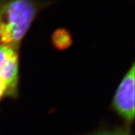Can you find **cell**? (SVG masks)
I'll return each mask as SVG.
<instances>
[{
    "label": "cell",
    "instance_id": "cell-2",
    "mask_svg": "<svg viewBox=\"0 0 135 135\" xmlns=\"http://www.w3.org/2000/svg\"><path fill=\"white\" fill-rule=\"evenodd\" d=\"M134 65L132 64L121 80L113 98L112 107L127 123L134 119Z\"/></svg>",
    "mask_w": 135,
    "mask_h": 135
},
{
    "label": "cell",
    "instance_id": "cell-1",
    "mask_svg": "<svg viewBox=\"0 0 135 135\" xmlns=\"http://www.w3.org/2000/svg\"><path fill=\"white\" fill-rule=\"evenodd\" d=\"M39 8L36 0H0V44L18 48Z\"/></svg>",
    "mask_w": 135,
    "mask_h": 135
},
{
    "label": "cell",
    "instance_id": "cell-3",
    "mask_svg": "<svg viewBox=\"0 0 135 135\" xmlns=\"http://www.w3.org/2000/svg\"><path fill=\"white\" fill-rule=\"evenodd\" d=\"M0 80L6 86V95L16 96L19 82V55L17 49L3 44H0Z\"/></svg>",
    "mask_w": 135,
    "mask_h": 135
},
{
    "label": "cell",
    "instance_id": "cell-6",
    "mask_svg": "<svg viewBox=\"0 0 135 135\" xmlns=\"http://www.w3.org/2000/svg\"><path fill=\"white\" fill-rule=\"evenodd\" d=\"M6 94H7L6 86H5V84L0 80V101L2 100V98Z\"/></svg>",
    "mask_w": 135,
    "mask_h": 135
},
{
    "label": "cell",
    "instance_id": "cell-4",
    "mask_svg": "<svg viewBox=\"0 0 135 135\" xmlns=\"http://www.w3.org/2000/svg\"><path fill=\"white\" fill-rule=\"evenodd\" d=\"M51 41L55 48L59 50H64L71 46L72 44V38L66 29H59L53 34Z\"/></svg>",
    "mask_w": 135,
    "mask_h": 135
},
{
    "label": "cell",
    "instance_id": "cell-5",
    "mask_svg": "<svg viewBox=\"0 0 135 135\" xmlns=\"http://www.w3.org/2000/svg\"><path fill=\"white\" fill-rule=\"evenodd\" d=\"M91 135H131V132L128 127H121L111 130L98 131Z\"/></svg>",
    "mask_w": 135,
    "mask_h": 135
}]
</instances>
